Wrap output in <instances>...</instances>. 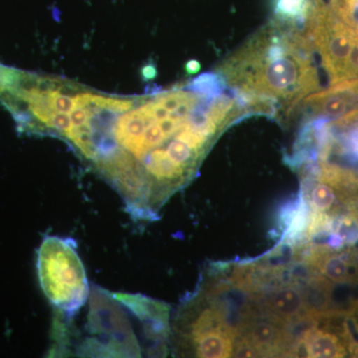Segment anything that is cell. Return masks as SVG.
<instances>
[{"label": "cell", "instance_id": "16", "mask_svg": "<svg viewBox=\"0 0 358 358\" xmlns=\"http://www.w3.org/2000/svg\"><path fill=\"white\" fill-rule=\"evenodd\" d=\"M185 69L188 74H196L200 70L199 62H197L196 60L189 61V62L186 64Z\"/></svg>", "mask_w": 358, "mask_h": 358}, {"label": "cell", "instance_id": "9", "mask_svg": "<svg viewBox=\"0 0 358 358\" xmlns=\"http://www.w3.org/2000/svg\"><path fill=\"white\" fill-rule=\"evenodd\" d=\"M234 333L229 327L215 329L203 334L190 343L194 355L199 357L223 358L232 355Z\"/></svg>", "mask_w": 358, "mask_h": 358}, {"label": "cell", "instance_id": "11", "mask_svg": "<svg viewBox=\"0 0 358 358\" xmlns=\"http://www.w3.org/2000/svg\"><path fill=\"white\" fill-rule=\"evenodd\" d=\"M278 322H259L250 329L247 341L256 348L259 355H262L264 350L271 352V348L279 346L284 339L282 329L278 327Z\"/></svg>", "mask_w": 358, "mask_h": 358}, {"label": "cell", "instance_id": "18", "mask_svg": "<svg viewBox=\"0 0 358 358\" xmlns=\"http://www.w3.org/2000/svg\"><path fill=\"white\" fill-rule=\"evenodd\" d=\"M353 317H355V322L358 324V301L355 303V307H353Z\"/></svg>", "mask_w": 358, "mask_h": 358}, {"label": "cell", "instance_id": "13", "mask_svg": "<svg viewBox=\"0 0 358 358\" xmlns=\"http://www.w3.org/2000/svg\"><path fill=\"white\" fill-rule=\"evenodd\" d=\"M322 4L331 7L346 20L358 23V0H324Z\"/></svg>", "mask_w": 358, "mask_h": 358}, {"label": "cell", "instance_id": "1", "mask_svg": "<svg viewBox=\"0 0 358 358\" xmlns=\"http://www.w3.org/2000/svg\"><path fill=\"white\" fill-rule=\"evenodd\" d=\"M307 33L278 23L262 28L218 68L253 114L291 117L320 91L319 66Z\"/></svg>", "mask_w": 358, "mask_h": 358}, {"label": "cell", "instance_id": "6", "mask_svg": "<svg viewBox=\"0 0 358 358\" xmlns=\"http://www.w3.org/2000/svg\"><path fill=\"white\" fill-rule=\"evenodd\" d=\"M266 307L273 319L279 322L294 320L307 308L303 294L298 289L292 286L281 287L271 294Z\"/></svg>", "mask_w": 358, "mask_h": 358}, {"label": "cell", "instance_id": "3", "mask_svg": "<svg viewBox=\"0 0 358 358\" xmlns=\"http://www.w3.org/2000/svg\"><path fill=\"white\" fill-rule=\"evenodd\" d=\"M40 287L59 317L70 320L86 305L90 292L84 264L69 238L46 236L37 252Z\"/></svg>", "mask_w": 358, "mask_h": 358}, {"label": "cell", "instance_id": "8", "mask_svg": "<svg viewBox=\"0 0 358 358\" xmlns=\"http://www.w3.org/2000/svg\"><path fill=\"white\" fill-rule=\"evenodd\" d=\"M315 263L320 274L329 282H350L355 275L352 257L345 252L324 251L317 256Z\"/></svg>", "mask_w": 358, "mask_h": 358}, {"label": "cell", "instance_id": "5", "mask_svg": "<svg viewBox=\"0 0 358 358\" xmlns=\"http://www.w3.org/2000/svg\"><path fill=\"white\" fill-rule=\"evenodd\" d=\"M308 127L317 131V138L322 140L324 154L331 150L358 160V110L338 119L310 120Z\"/></svg>", "mask_w": 358, "mask_h": 358}, {"label": "cell", "instance_id": "15", "mask_svg": "<svg viewBox=\"0 0 358 358\" xmlns=\"http://www.w3.org/2000/svg\"><path fill=\"white\" fill-rule=\"evenodd\" d=\"M70 120L72 127L71 128H75V127H80L84 124L85 122L88 120V114L86 110L82 109V108L75 107L74 110L70 113Z\"/></svg>", "mask_w": 358, "mask_h": 358}, {"label": "cell", "instance_id": "4", "mask_svg": "<svg viewBox=\"0 0 358 358\" xmlns=\"http://www.w3.org/2000/svg\"><path fill=\"white\" fill-rule=\"evenodd\" d=\"M358 110V80H343L329 84V88L306 96L293 114H303L310 120L338 119ZM291 115V117H292Z\"/></svg>", "mask_w": 358, "mask_h": 358}, {"label": "cell", "instance_id": "12", "mask_svg": "<svg viewBox=\"0 0 358 358\" xmlns=\"http://www.w3.org/2000/svg\"><path fill=\"white\" fill-rule=\"evenodd\" d=\"M334 234L338 238L339 241L343 243H353L358 240V218L357 216L350 215L343 216L339 219L336 228H334Z\"/></svg>", "mask_w": 358, "mask_h": 358}, {"label": "cell", "instance_id": "10", "mask_svg": "<svg viewBox=\"0 0 358 358\" xmlns=\"http://www.w3.org/2000/svg\"><path fill=\"white\" fill-rule=\"evenodd\" d=\"M312 11L310 0H277L274 22L305 32Z\"/></svg>", "mask_w": 358, "mask_h": 358}, {"label": "cell", "instance_id": "2", "mask_svg": "<svg viewBox=\"0 0 358 358\" xmlns=\"http://www.w3.org/2000/svg\"><path fill=\"white\" fill-rule=\"evenodd\" d=\"M86 334L78 348L81 357H141L148 343L167 336V307L141 294L113 293L94 287L90 294Z\"/></svg>", "mask_w": 358, "mask_h": 358}, {"label": "cell", "instance_id": "14", "mask_svg": "<svg viewBox=\"0 0 358 358\" xmlns=\"http://www.w3.org/2000/svg\"><path fill=\"white\" fill-rule=\"evenodd\" d=\"M51 103L56 113H65L69 114L75 108L74 99L70 98L65 94L58 91H51Z\"/></svg>", "mask_w": 358, "mask_h": 358}, {"label": "cell", "instance_id": "7", "mask_svg": "<svg viewBox=\"0 0 358 358\" xmlns=\"http://www.w3.org/2000/svg\"><path fill=\"white\" fill-rule=\"evenodd\" d=\"M305 348L308 357L341 358L348 355L343 338L324 329H310L305 336Z\"/></svg>", "mask_w": 358, "mask_h": 358}, {"label": "cell", "instance_id": "17", "mask_svg": "<svg viewBox=\"0 0 358 358\" xmlns=\"http://www.w3.org/2000/svg\"><path fill=\"white\" fill-rule=\"evenodd\" d=\"M143 75L148 80L152 79L157 75V70H155L154 66H147V67L143 68Z\"/></svg>", "mask_w": 358, "mask_h": 358}]
</instances>
